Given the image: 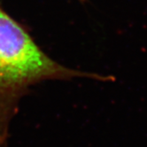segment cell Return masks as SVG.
<instances>
[{
	"instance_id": "6da1fadb",
	"label": "cell",
	"mask_w": 147,
	"mask_h": 147,
	"mask_svg": "<svg viewBox=\"0 0 147 147\" xmlns=\"http://www.w3.org/2000/svg\"><path fill=\"white\" fill-rule=\"evenodd\" d=\"M112 76L72 69L52 59L27 30L0 8V147H8L10 128L31 87L51 80Z\"/></svg>"
}]
</instances>
